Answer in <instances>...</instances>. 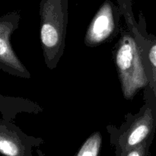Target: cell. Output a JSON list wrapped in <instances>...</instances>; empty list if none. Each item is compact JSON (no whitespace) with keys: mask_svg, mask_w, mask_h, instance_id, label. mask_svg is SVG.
<instances>
[{"mask_svg":"<svg viewBox=\"0 0 156 156\" xmlns=\"http://www.w3.org/2000/svg\"><path fill=\"white\" fill-rule=\"evenodd\" d=\"M18 14L0 17V69L14 76L29 78L28 72L15 54L10 38L19 22Z\"/></svg>","mask_w":156,"mask_h":156,"instance_id":"obj_3","label":"cell"},{"mask_svg":"<svg viewBox=\"0 0 156 156\" xmlns=\"http://www.w3.org/2000/svg\"><path fill=\"white\" fill-rule=\"evenodd\" d=\"M140 44L143 47L149 79V85L152 94L149 103L153 108L156 118V37L153 35L148 36L140 42Z\"/></svg>","mask_w":156,"mask_h":156,"instance_id":"obj_5","label":"cell"},{"mask_svg":"<svg viewBox=\"0 0 156 156\" xmlns=\"http://www.w3.org/2000/svg\"><path fill=\"white\" fill-rule=\"evenodd\" d=\"M21 152L19 133L15 126L0 121V154L4 156H21Z\"/></svg>","mask_w":156,"mask_h":156,"instance_id":"obj_6","label":"cell"},{"mask_svg":"<svg viewBox=\"0 0 156 156\" xmlns=\"http://www.w3.org/2000/svg\"><path fill=\"white\" fill-rule=\"evenodd\" d=\"M101 140L100 133H94L84 145L79 156H97Z\"/></svg>","mask_w":156,"mask_h":156,"instance_id":"obj_7","label":"cell"},{"mask_svg":"<svg viewBox=\"0 0 156 156\" xmlns=\"http://www.w3.org/2000/svg\"><path fill=\"white\" fill-rule=\"evenodd\" d=\"M117 14L118 9L111 0H106L88 26L85 34V44L88 46L98 45L113 35Z\"/></svg>","mask_w":156,"mask_h":156,"instance_id":"obj_4","label":"cell"},{"mask_svg":"<svg viewBox=\"0 0 156 156\" xmlns=\"http://www.w3.org/2000/svg\"><path fill=\"white\" fill-rule=\"evenodd\" d=\"M128 156H141L140 155V153L137 151H134V152H132L130 154H129Z\"/></svg>","mask_w":156,"mask_h":156,"instance_id":"obj_8","label":"cell"},{"mask_svg":"<svg viewBox=\"0 0 156 156\" xmlns=\"http://www.w3.org/2000/svg\"><path fill=\"white\" fill-rule=\"evenodd\" d=\"M67 9V0L41 1V41L50 69L56 67L65 47Z\"/></svg>","mask_w":156,"mask_h":156,"instance_id":"obj_2","label":"cell"},{"mask_svg":"<svg viewBox=\"0 0 156 156\" xmlns=\"http://www.w3.org/2000/svg\"><path fill=\"white\" fill-rule=\"evenodd\" d=\"M114 62L126 99H131L141 88L149 85L143 47L129 34L119 41L114 53Z\"/></svg>","mask_w":156,"mask_h":156,"instance_id":"obj_1","label":"cell"}]
</instances>
